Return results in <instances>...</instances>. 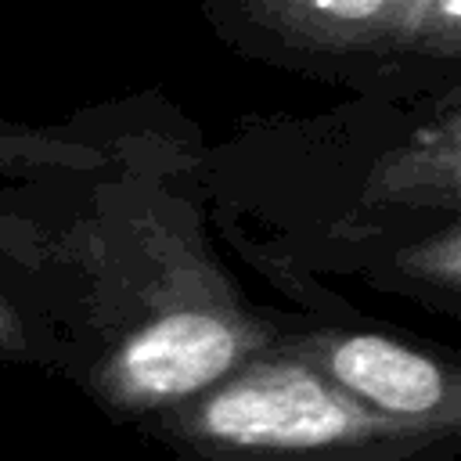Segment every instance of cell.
<instances>
[{
	"label": "cell",
	"mask_w": 461,
	"mask_h": 461,
	"mask_svg": "<svg viewBox=\"0 0 461 461\" xmlns=\"http://www.w3.org/2000/svg\"><path fill=\"white\" fill-rule=\"evenodd\" d=\"M11 342H18V321H14L11 306L0 299V346H11Z\"/></svg>",
	"instance_id": "obj_5"
},
{
	"label": "cell",
	"mask_w": 461,
	"mask_h": 461,
	"mask_svg": "<svg viewBox=\"0 0 461 461\" xmlns=\"http://www.w3.org/2000/svg\"><path fill=\"white\" fill-rule=\"evenodd\" d=\"M306 4L331 18H367L382 7V0H306Z\"/></svg>",
	"instance_id": "obj_4"
},
{
	"label": "cell",
	"mask_w": 461,
	"mask_h": 461,
	"mask_svg": "<svg viewBox=\"0 0 461 461\" xmlns=\"http://www.w3.org/2000/svg\"><path fill=\"white\" fill-rule=\"evenodd\" d=\"M245 349L241 328L220 313H162L122 342L112 360V385L133 403H176L216 385Z\"/></svg>",
	"instance_id": "obj_2"
},
{
	"label": "cell",
	"mask_w": 461,
	"mask_h": 461,
	"mask_svg": "<svg viewBox=\"0 0 461 461\" xmlns=\"http://www.w3.org/2000/svg\"><path fill=\"white\" fill-rule=\"evenodd\" d=\"M414 425L385 418L331 378L303 364H270L245 371L216 389L198 411V432L234 450L306 454L331 447H357L375 436H400Z\"/></svg>",
	"instance_id": "obj_1"
},
{
	"label": "cell",
	"mask_w": 461,
	"mask_h": 461,
	"mask_svg": "<svg viewBox=\"0 0 461 461\" xmlns=\"http://www.w3.org/2000/svg\"><path fill=\"white\" fill-rule=\"evenodd\" d=\"M457 14H461V4L457 0H443V18L447 22H457Z\"/></svg>",
	"instance_id": "obj_6"
},
{
	"label": "cell",
	"mask_w": 461,
	"mask_h": 461,
	"mask_svg": "<svg viewBox=\"0 0 461 461\" xmlns=\"http://www.w3.org/2000/svg\"><path fill=\"white\" fill-rule=\"evenodd\" d=\"M328 378L364 407L396 421L454 418L447 371L411 346L382 335H346L328 349Z\"/></svg>",
	"instance_id": "obj_3"
}]
</instances>
